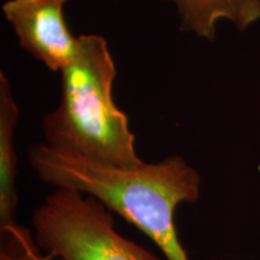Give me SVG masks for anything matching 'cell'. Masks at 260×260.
Listing matches in <instances>:
<instances>
[{"label":"cell","instance_id":"3957f363","mask_svg":"<svg viewBox=\"0 0 260 260\" xmlns=\"http://www.w3.org/2000/svg\"><path fill=\"white\" fill-rule=\"evenodd\" d=\"M32 235L50 260H160L119 235L102 201L68 188H56L34 210Z\"/></svg>","mask_w":260,"mask_h":260},{"label":"cell","instance_id":"7a4b0ae2","mask_svg":"<svg viewBox=\"0 0 260 260\" xmlns=\"http://www.w3.org/2000/svg\"><path fill=\"white\" fill-rule=\"evenodd\" d=\"M116 75L105 39L80 35L73 59L61 70L59 104L42 119L45 144L110 164L144 162L126 115L113 100Z\"/></svg>","mask_w":260,"mask_h":260},{"label":"cell","instance_id":"52a82bcc","mask_svg":"<svg viewBox=\"0 0 260 260\" xmlns=\"http://www.w3.org/2000/svg\"><path fill=\"white\" fill-rule=\"evenodd\" d=\"M0 260H50L41 253L30 229L16 225L0 230Z\"/></svg>","mask_w":260,"mask_h":260},{"label":"cell","instance_id":"5b68a950","mask_svg":"<svg viewBox=\"0 0 260 260\" xmlns=\"http://www.w3.org/2000/svg\"><path fill=\"white\" fill-rule=\"evenodd\" d=\"M176 6L180 29L212 41L217 23L228 19L240 31L260 19V0H162Z\"/></svg>","mask_w":260,"mask_h":260},{"label":"cell","instance_id":"8992f818","mask_svg":"<svg viewBox=\"0 0 260 260\" xmlns=\"http://www.w3.org/2000/svg\"><path fill=\"white\" fill-rule=\"evenodd\" d=\"M19 118L18 105L11 84L0 74V229L16 225L18 197L16 189L17 154L15 130Z\"/></svg>","mask_w":260,"mask_h":260},{"label":"cell","instance_id":"277c9868","mask_svg":"<svg viewBox=\"0 0 260 260\" xmlns=\"http://www.w3.org/2000/svg\"><path fill=\"white\" fill-rule=\"evenodd\" d=\"M68 0H8L3 14L19 46L51 71H61L73 59L79 37L71 34L64 8Z\"/></svg>","mask_w":260,"mask_h":260},{"label":"cell","instance_id":"6da1fadb","mask_svg":"<svg viewBox=\"0 0 260 260\" xmlns=\"http://www.w3.org/2000/svg\"><path fill=\"white\" fill-rule=\"evenodd\" d=\"M28 158L45 183L96 198L146 234L167 260H189L178 239L174 214L181 204L199 200L201 177L181 155L124 167L44 142L32 145Z\"/></svg>","mask_w":260,"mask_h":260}]
</instances>
